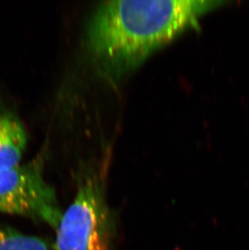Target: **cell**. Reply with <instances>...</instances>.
<instances>
[{
    "instance_id": "6da1fadb",
    "label": "cell",
    "mask_w": 249,
    "mask_h": 250,
    "mask_svg": "<svg viewBox=\"0 0 249 250\" xmlns=\"http://www.w3.org/2000/svg\"><path fill=\"white\" fill-rule=\"evenodd\" d=\"M214 4L200 0L101 2L90 21L88 49L103 76L118 82Z\"/></svg>"
},
{
    "instance_id": "7a4b0ae2",
    "label": "cell",
    "mask_w": 249,
    "mask_h": 250,
    "mask_svg": "<svg viewBox=\"0 0 249 250\" xmlns=\"http://www.w3.org/2000/svg\"><path fill=\"white\" fill-rule=\"evenodd\" d=\"M55 231L57 250H115V218L100 171L79 175L73 200Z\"/></svg>"
},
{
    "instance_id": "3957f363",
    "label": "cell",
    "mask_w": 249,
    "mask_h": 250,
    "mask_svg": "<svg viewBox=\"0 0 249 250\" xmlns=\"http://www.w3.org/2000/svg\"><path fill=\"white\" fill-rule=\"evenodd\" d=\"M44 156L24 165L0 167V212L21 215L56 230L63 211L44 176Z\"/></svg>"
},
{
    "instance_id": "277c9868",
    "label": "cell",
    "mask_w": 249,
    "mask_h": 250,
    "mask_svg": "<svg viewBox=\"0 0 249 250\" xmlns=\"http://www.w3.org/2000/svg\"><path fill=\"white\" fill-rule=\"evenodd\" d=\"M27 136L19 115L0 96V167L21 164L28 143Z\"/></svg>"
},
{
    "instance_id": "5b68a950",
    "label": "cell",
    "mask_w": 249,
    "mask_h": 250,
    "mask_svg": "<svg viewBox=\"0 0 249 250\" xmlns=\"http://www.w3.org/2000/svg\"><path fill=\"white\" fill-rule=\"evenodd\" d=\"M0 250H50L44 239L9 228H0Z\"/></svg>"
}]
</instances>
